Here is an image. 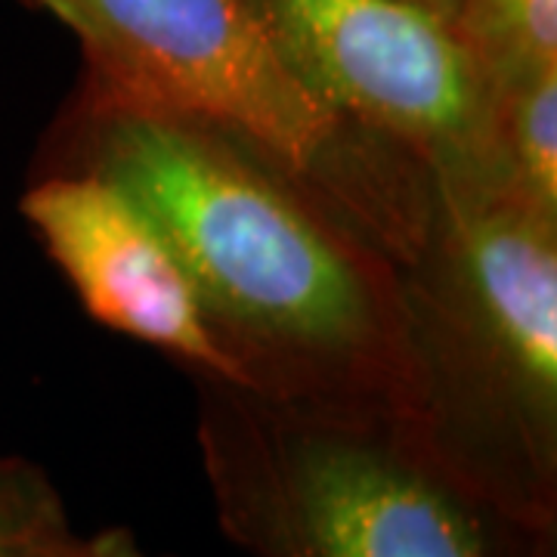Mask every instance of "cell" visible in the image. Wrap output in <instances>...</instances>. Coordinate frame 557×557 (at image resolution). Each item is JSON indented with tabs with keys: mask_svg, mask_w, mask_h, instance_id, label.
<instances>
[{
	"mask_svg": "<svg viewBox=\"0 0 557 557\" xmlns=\"http://www.w3.org/2000/svg\"><path fill=\"white\" fill-rule=\"evenodd\" d=\"M100 87L201 124L317 193L391 258L416 251L434 183L300 75L258 0H32Z\"/></svg>",
	"mask_w": 557,
	"mask_h": 557,
	"instance_id": "cell-4",
	"label": "cell"
},
{
	"mask_svg": "<svg viewBox=\"0 0 557 557\" xmlns=\"http://www.w3.org/2000/svg\"><path fill=\"white\" fill-rule=\"evenodd\" d=\"M399 276L418 437L480 496L557 530V218L502 183H434Z\"/></svg>",
	"mask_w": 557,
	"mask_h": 557,
	"instance_id": "cell-2",
	"label": "cell"
},
{
	"mask_svg": "<svg viewBox=\"0 0 557 557\" xmlns=\"http://www.w3.org/2000/svg\"><path fill=\"white\" fill-rule=\"evenodd\" d=\"M300 75L431 183L508 186L496 84L456 25L416 0H258ZM511 189V186H508Z\"/></svg>",
	"mask_w": 557,
	"mask_h": 557,
	"instance_id": "cell-5",
	"label": "cell"
},
{
	"mask_svg": "<svg viewBox=\"0 0 557 557\" xmlns=\"http://www.w3.org/2000/svg\"><path fill=\"white\" fill-rule=\"evenodd\" d=\"M496 137L508 186L557 218V69L498 84Z\"/></svg>",
	"mask_w": 557,
	"mask_h": 557,
	"instance_id": "cell-7",
	"label": "cell"
},
{
	"mask_svg": "<svg viewBox=\"0 0 557 557\" xmlns=\"http://www.w3.org/2000/svg\"><path fill=\"white\" fill-rule=\"evenodd\" d=\"M196 384V446L223 536L248 557H557L397 418L292 409Z\"/></svg>",
	"mask_w": 557,
	"mask_h": 557,
	"instance_id": "cell-3",
	"label": "cell"
},
{
	"mask_svg": "<svg viewBox=\"0 0 557 557\" xmlns=\"http://www.w3.org/2000/svg\"><path fill=\"white\" fill-rule=\"evenodd\" d=\"M65 557H149L131 527H106L97 533H84L81 545Z\"/></svg>",
	"mask_w": 557,
	"mask_h": 557,
	"instance_id": "cell-10",
	"label": "cell"
},
{
	"mask_svg": "<svg viewBox=\"0 0 557 557\" xmlns=\"http://www.w3.org/2000/svg\"><path fill=\"white\" fill-rule=\"evenodd\" d=\"M20 214L97 322L177 359L193 379L242 391L239 366L214 335L189 270L124 189L53 171L22 193Z\"/></svg>",
	"mask_w": 557,
	"mask_h": 557,
	"instance_id": "cell-6",
	"label": "cell"
},
{
	"mask_svg": "<svg viewBox=\"0 0 557 557\" xmlns=\"http://www.w3.org/2000/svg\"><path fill=\"white\" fill-rule=\"evenodd\" d=\"M416 3H424V7L437 10V13H443V16H453V10H456L458 0H416Z\"/></svg>",
	"mask_w": 557,
	"mask_h": 557,
	"instance_id": "cell-11",
	"label": "cell"
},
{
	"mask_svg": "<svg viewBox=\"0 0 557 557\" xmlns=\"http://www.w3.org/2000/svg\"><path fill=\"white\" fill-rule=\"evenodd\" d=\"M40 164L109 180L159 223L242 391L418 428L397 260L276 164L90 78L50 127Z\"/></svg>",
	"mask_w": 557,
	"mask_h": 557,
	"instance_id": "cell-1",
	"label": "cell"
},
{
	"mask_svg": "<svg viewBox=\"0 0 557 557\" xmlns=\"http://www.w3.org/2000/svg\"><path fill=\"white\" fill-rule=\"evenodd\" d=\"M161 557H177V555H161Z\"/></svg>",
	"mask_w": 557,
	"mask_h": 557,
	"instance_id": "cell-12",
	"label": "cell"
},
{
	"mask_svg": "<svg viewBox=\"0 0 557 557\" xmlns=\"http://www.w3.org/2000/svg\"><path fill=\"white\" fill-rule=\"evenodd\" d=\"M449 20L496 87L557 69V0H458Z\"/></svg>",
	"mask_w": 557,
	"mask_h": 557,
	"instance_id": "cell-8",
	"label": "cell"
},
{
	"mask_svg": "<svg viewBox=\"0 0 557 557\" xmlns=\"http://www.w3.org/2000/svg\"><path fill=\"white\" fill-rule=\"evenodd\" d=\"M81 539L53 478L38 461L0 449V557H65Z\"/></svg>",
	"mask_w": 557,
	"mask_h": 557,
	"instance_id": "cell-9",
	"label": "cell"
}]
</instances>
